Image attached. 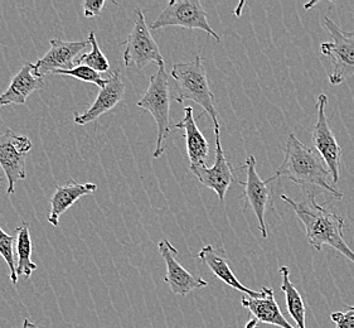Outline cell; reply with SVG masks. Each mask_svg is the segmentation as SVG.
I'll return each instance as SVG.
<instances>
[{
  "label": "cell",
  "instance_id": "obj_1",
  "mask_svg": "<svg viewBox=\"0 0 354 328\" xmlns=\"http://www.w3.org/2000/svg\"><path fill=\"white\" fill-rule=\"evenodd\" d=\"M280 199L294 210L297 217L303 222L308 242L314 249L322 251L323 246L328 245L354 264V251L348 246L343 236L346 228L344 219L317 203L314 191H309L308 202H298L285 194H281Z\"/></svg>",
  "mask_w": 354,
  "mask_h": 328
},
{
  "label": "cell",
  "instance_id": "obj_2",
  "mask_svg": "<svg viewBox=\"0 0 354 328\" xmlns=\"http://www.w3.org/2000/svg\"><path fill=\"white\" fill-rule=\"evenodd\" d=\"M329 176H332L330 172L323 165L317 154L305 147L294 134H289L283 163L268 182L271 183L279 179H286L298 185L319 187L326 193H330L337 200H342L343 193L329 182Z\"/></svg>",
  "mask_w": 354,
  "mask_h": 328
},
{
  "label": "cell",
  "instance_id": "obj_3",
  "mask_svg": "<svg viewBox=\"0 0 354 328\" xmlns=\"http://www.w3.org/2000/svg\"><path fill=\"white\" fill-rule=\"evenodd\" d=\"M170 75L174 79L177 90V95L173 96L174 100L179 104L188 100L196 102L211 118L213 127H220L217 110L214 107V95L208 84L202 57L196 56L191 62L173 64Z\"/></svg>",
  "mask_w": 354,
  "mask_h": 328
},
{
  "label": "cell",
  "instance_id": "obj_4",
  "mask_svg": "<svg viewBox=\"0 0 354 328\" xmlns=\"http://www.w3.org/2000/svg\"><path fill=\"white\" fill-rule=\"evenodd\" d=\"M170 93L169 76L165 71V64L159 66V70L150 78L149 87L138 107L149 111L158 125V138L153 157L159 158L165 150V142L170 133Z\"/></svg>",
  "mask_w": 354,
  "mask_h": 328
},
{
  "label": "cell",
  "instance_id": "obj_5",
  "mask_svg": "<svg viewBox=\"0 0 354 328\" xmlns=\"http://www.w3.org/2000/svg\"><path fill=\"white\" fill-rule=\"evenodd\" d=\"M323 26L332 41L322 43L320 51L333 64V71L328 76L329 82L338 86L354 76V30H343L329 17L323 18Z\"/></svg>",
  "mask_w": 354,
  "mask_h": 328
},
{
  "label": "cell",
  "instance_id": "obj_6",
  "mask_svg": "<svg viewBox=\"0 0 354 328\" xmlns=\"http://www.w3.org/2000/svg\"><path fill=\"white\" fill-rule=\"evenodd\" d=\"M121 46L125 48L122 58L127 67L136 66L139 70H142L150 64H158V67L165 64L159 46L151 36L145 15L140 9L135 10L134 28Z\"/></svg>",
  "mask_w": 354,
  "mask_h": 328
},
{
  "label": "cell",
  "instance_id": "obj_7",
  "mask_svg": "<svg viewBox=\"0 0 354 328\" xmlns=\"http://www.w3.org/2000/svg\"><path fill=\"white\" fill-rule=\"evenodd\" d=\"M170 26L193 30L199 29L213 37L217 42L221 41L220 36L211 27L207 12L199 0H171L156 21L150 24V29L156 30Z\"/></svg>",
  "mask_w": 354,
  "mask_h": 328
},
{
  "label": "cell",
  "instance_id": "obj_8",
  "mask_svg": "<svg viewBox=\"0 0 354 328\" xmlns=\"http://www.w3.org/2000/svg\"><path fill=\"white\" fill-rule=\"evenodd\" d=\"M32 149L30 139L24 136H17L12 129L0 134V167L8 179L7 193L15 194V185L27 179L26 161Z\"/></svg>",
  "mask_w": 354,
  "mask_h": 328
},
{
  "label": "cell",
  "instance_id": "obj_9",
  "mask_svg": "<svg viewBox=\"0 0 354 328\" xmlns=\"http://www.w3.org/2000/svg\"><path fill=\"white\" fill-rule=\"evenodd\" d=\"M326 105L328 96L326 93H319L317 99V122L313 130V145L326 162L328 171L332 174L333 185H335L339 182L340 179L342 149L334 136L333 130L328 122Z\"/></svg>",
  "mask_w": 354,
  "mask_h": 328
},
{
  "label": "cell",
  "instance_id": "obj_10",
  "mask_svg": "<svg viewBox=\"0 0 354 328\" xmlns=\"http://www.w3.org/2000/svg\"><path fill=\"white\" fill-rule=\"evenodd\" d=\"M246 170V181L240 182L243 185V194L245 199V207L243 211L246 212L248 208H252L256 219L259 221V228L261 231L263 239L268 237V230H266V210L271 200V191L269 188V182L262 181L260 176L256 171V158L254 156H248L245 163Z\"/></svg>",
  "mask_w": 354,
  "mask_h": 328
},
{
  "label": "cell",
  "instance_id": "obj_11",
  "mask_svg": "<svg viewBox=\"0 0 354 328\" xmlns=\"http://www.w3.org/2000/svg\"><path fill=\"white\" fill-rule=\"evenodd\" d=\"M220 127L214 128V136H216V156H214V164L212 167H196L191 168L193 174L198 179L202 185L212 190L218 196L221 202L223 203L226 199V193L230 187L234 182V168L227 162L226 156L222 149L221 144Z\"/></svg>",
  "mask_w": 354,
  "mask_h": 328
},
{
  "label": "cell",
  "instance_id": "obj_12",
  "mask_svg": "<svg viewBox=\"0 0 354 328\" xmlns=\"http://www.w3.org/2000/svg\"><path fill=\"white\" fill-rule=\"evenodd\" d=\"M50 48L41 60L35 64V75L42 78L47 73L56 71H68L75 67L78 55L90 44L87 39L82 41H61L53 38L50 41Z\"/></svg>",
  "mask_w": 354,
  "mask_h": 328
},
{
  "label": "cell",
  "instance_id": "obj_13",
  "mask_svg": "<svg viewBox=\"0 0 354 328\" xmlns=\"http://www.w3.org/2000/svg\"><path fill=\"white\" fill-rule=\"evenodd\" d=\"M158 248L167 264V275L164 278V282L169 286L171 293L185 297L193 291L208 286V282H205V279L193 275L179 264V262L176 259L178 250L171 245L169 240L164 239L158 244Z\"/></svg>",
  "mask_w": 354,
  "mask_h": 328
},
{
  "label": "cell",
  "instance_id": "obj_14",
  "mask_svg": "<svg viewBox=\"0 0 354 328\" xmlns=\"http://www.w3.org/2000/svg\"><path fill=\"white\" fill-rule=\"evenodd\" d=\"M125 95V84L121 78L120 71H115L107 79L106 86L104 89H100L99 95L91 107L82 114H76L73 118V122L77 125H86L90 122L97 120L101 115L106 114L107 111L113 110Z\"/></svg>",
  "mask_w": 354,
  "mask_h": 328
},
{
  "label": "cell",
  "instance_id": "obj_15",
  "mask_svg": "<svg viewBox=\"0 0 354 328\" xmlns=\"http://www.w3.org/2000/svg\"><path fill=\"white\" fill-rule=\"evenodd\" d=\"M193 111H194L193 107H185L183 119L174 125V128L183 130L187 153H188V158L191 162L189 168L205 165L207 159L209 157V152H211L208 140L205 139L202 131L197 127Z\"/></svg>",
  "mask_w": 354,
  "mask_h": 328
},
{
  "label": "cell",
  "instance_id": "obj_16",
  "mask_svg": "<svg viewBox=\"0 0 354 328\" xmlns=\"http://www.w3.org/2000/svg\"><path fill=\"white\" fill-rule=\"evenodd\" d=\"M197 257L212 271L217 278L222 280L223 283H226L227 286H232L239 292L246 293L250 298H261V291L260 292L251 291L236 278L234 271L230 268L226 250L223 248H214L212 245H205V248L199 251Z\"/></svg>",
  "mask_w": 354,
  "mask_h": 328
},
{
  "label": "cell",
  "instance_id": "obj_17",
  "mask_svg": "<svg viewBox=\"0 0 354 328\" xmlns=\"http://www.w3.org/2000/svg\"><path fill=\"white\" fill-rule=\"evenodd\" d=\"M35 64L26 62L23 64L21 71L15 75L6 93L0 95V107L17 104L26 105L29 95L44 89V81L42 78L35 75Z\"/></svg>",
  "mask_w": 354,
  "mask_h": 328
},
{
  "label": "cell",
  "instance_id": "obj_18",
  "mask_svg": "<svg viewBox=\"0 0 354 328\" xmlns=\"http://www.w3.org/2000/svg\"><path fill=\"white\" fill-rule=\"evenodd\" d=\"M97 190L95 183H77L71 179L66 185H57L56 191L50 197V211L47 220L50 225L58 226L59 217L77 202L81 197L91 194Z\"/></svg>",
  "mask_w": 354,
  "mask_h": 328
},
{
  "label": "cell",
  "instance_id": "obj_19",
  "mask_svg": "<svg viewBox=\"0 0 354 328\" xmlns=\"http://www.w3.org/2000/svg\"><path fill=\"white\" fill-rule=\"evenodd\" d=\"M261 292V298L243 297L241 300L242 307L248 308L254 316V318L262 323L272 325L280 328H298L291 326L290 323L286 321V318L283 317V312L275 300L274 291L271 288L262 286Z\"/></svg>",
  "mask_w": 354,
  "mask_h": 328
},
{
  "label": "cell",
  "instance_id": "obj_20",
  "mask_svg": "<svg viewBox=\"0 0 354 328\" xmlns=\"http://www.w3.org/2000/svg\"><path fill=\"white\" fill-rule=\"evenodd\" d=\"M17 233V254H18V263H17V274L18 277L24 275L26 278H30L33 271H37L36 263L32 262V251L33 244L30 239L28 222L23 221L18 228H15Z\"/></svg>",
  "mask_w": 354,
  "mask_h": 328
},
{
  "label": "cell",
  "instance_id": "obj_21",
  "mask_svg": "<svg viewBox=\"0 0 354 328\" xmlns=\"http://www.w3.org/2000/svg\"><path fill=\"white\" fill-rule=\"evenodd\" d=\"M279 271H280L281 279H283L281 291L285 294L288 312L290 314L291 318L297 323L298 328H306V325H305L306 311H305L304 300L301 298L298 289L291 283L290 271L288 266H281Z\"/></svg>",
  "mask_w": 354,
  "mask_h": 328
},
{
  "label": "cell",
  "instance_id": "obj_22",
  "mask_svg": "<svg viewBox=\"0 0 354 328\" xmlns=\"http://www.w3.org/2000/svg\"><path fill=\"white\" fill-rule=\"evenodd\" d=\"M87 41L91 44V51L80 57L78 64L88 66V67H91L93 70L99 72V73H101V72L107 73V72L110 71V64H109V60H107L106 56L102 53V51L100 48L95 32H90L88 33Z\"/></svg>",
  "mask_w": 354,
  "mask_h": 328
},
{
  "label": "cell",
  "instance_id": "obj_23",
  "mask_svg": "<svg viewBox=\"0 0 354 328\" xmlns=\"http://www.w3.org/2000/svg\"><path fill=\"white\" fill-rule=\"evenodd\" d=\"M17 240L15 236L7 234L1 226H0V255L4 257L6 263L9 266L10 271V279L12 283L17 284L18 283V274H17V265H15V251H13V245Z\"/></svg>",
  "mask_w": 354,
  "mask_h": 328
},
{
  "label": "cell",
  "instance_id": "obj_24",
  "mask_svg": "<svg viewBox=\"0 0 354 328\" xmlns=\"http://www.w3.org/2000/svg\"><path fill=\"white\" fill-rule=\"evenodd\" d=\"M55 75H64V76H71L73 79L93 84V85L99 86L100 89H104L106 86L107 80L101 78L99 72L95 71L91 67L85 66V64H77L76 67H73L72 70L68 71H56L53 72Z\"/></svg>",
  "mask_w": 354,
  "mask_h": 328
},
{
  "label": "cell",
  "instance_id": "obj_25",
  "mask_svg": "<svg viewBox=\"0 0 354 328\" xmlns=\"http://www.w3.org/2000/svg\"><path fill=\"white\" fill-rule=\"evenodd\" d=\"M330 318L337 328H354V306L344 312H333Z\"/></svg>",
  "mask_w": 354,
  "mask_h": 328
},
{
  "label": "cell",
  "instance_id": "obj_26",
  "mask_svg": "<svg viewBox=\"0 0 354 328\" xmlns=\"http://www.w3.org/2000/svg\"><path fill=\"white\" fill-rule=\"evenodd\" d=\"M105 6V0H87L82 3L84 8V15L86 18H93L99 17L102 12V8Z\"/></svg>",
  "mask_w": 354,
  "mask_h": 328
},
{
  "label": "cell",
  "instance_id": "obj_27",
  "mask_svg": "<svg viewBox=\"0 0 354 328\" xmlns=\"http://www.w3.org/2000/svg\"><path fill=\"white\" fill-rule=\"evenodd\" d=\"M259 323H260V322L257 321L256 318H251V320L246 323L245 328H256L259 326Z\"/></svg>",
  "mask_w": 354,
  "mask_h": 328
},
{
  "label": "cell",
  "instance_id": "obj_28",
  "mask_svg": "<svg viewBox=\"0 0 354 328\" xmlns=\"http://www.w3.org/2000/svg\"><path fill=\"white\" fill-rule=\"evenodd\" d=\"M23 328H41L37 326L36 323L29 321V320H24L23 322Z\"/></svg>",
  "mask_w": 354,
  "mask_h": 328
},
{
  "label": "cell",
  "instance_id": "obj_29",
  "mask_svg": "<svg viewBox=\"0 0 354 328\" xmlns=\"http://www.w3.org/2000/svg\"><path fill=\"white\" fill-rule=\"evenodd\" d=\"M1 185H3V177H0V188H1Z\"/></svg>",
  "mask_w": 354,
  "mask_h": 328
}]
</instances>
